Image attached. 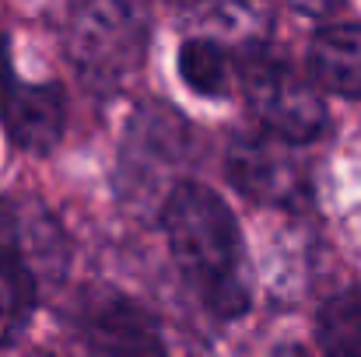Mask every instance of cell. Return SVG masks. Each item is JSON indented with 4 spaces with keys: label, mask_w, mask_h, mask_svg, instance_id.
Masks as SVG:
<instances>
[{
    "label": "cell",
    "mask_w": 361,
    "mask_h": 357,
    "mask_svg": "<svg viewBox=\"0 0 361 357\" xmlns=\"http://www.w3.org/2000/svg\"><path fill=\"white\" fill-rule=\"evenodd\" d=\"M0 116L11 140L28 154H49L67 123L63 92L53 81H25L14 70L11 42L0 35Z\"/></svg>",
    "instance_id": "52a82bcc"
},
{
    "label": "cell",
    "mask_w": 361,
    "mask_h": 357,
    "mask_svg": "<svg viewBox=\"0 0 361 357\" xmlns=\"http://www.w3.org/2000/svg\"><path fill=\"white\" fill-rule=\"evenodd\" d=\"M0 344H4V337H0Z\"/></svg>",
    "instance_id": "4fadbf2b"
},
{
    "label": "cell",
    "mask_w": 361,
    "mask_h": 357,
    "mask_svg": "<svg viewBox=\"0 0 361 357\" xmlns=\"http://www.w3.org/2000/svg\"><path fill=\"white\" fill-rule=\"evenodd\" d=\"M190 151V130L169 106H140L130 119L120 151V182L126 196L154 193L158 182L183 165Z\"/></svg>",
    "instance_id": "8992f818"
},
{
    "label": "cell",
    "mask_w": 361,
    "mask_h": 357,
    "mask_svg": "<svg viewBox=\"0 0 361 357\" xmlns=\"http://www.w3.org/2000/svg\"><path fill=\"white\" fill-rule=\"evenodd\" d=\"M67 238L39 200L0 196V337L14 340L39 298L67 277Z\"/></svg>",
    "instance_id": "7a4b0ae2"
},
{
    "label": "cell",
    "mask_w": 361,
    "mask_h": 357,
    "mask_svg": "<svg viewBox=\"0 0 361 357\" xmlns=\"http://www.w3.org/2000/svg\"><path fill=\"white\" fill-rule=\"evenodd\" d=\"M228 182L245 200L281 211H302L309 207L312 186H309V165L295 151V144L259 130V133H239L228 144L225 154Z\"/></svg>",
    "instance_id": "5b68a950"
},
{
    "label": "cell",
    "mask_w": 361,
    "mask_h": 357,
    "mask_svg": "<svg viewBox=\"0 0 361 357\" xmlns=\"http://www.w3.org/2000/svg\"><path fill=\"white\" fill-rule=\"evenodd\" d=\"M161 232L190 291L221 319L249 312L245 242L232 207L204 182L183 179L161 200Z\"/></svg>",
    "instance_id": "6da1fadb"
},
{
    "label": "cell",
    "mask_w": 361,
    "mask_h": 357,
    "mask_svg": "<svg viewBox=\"0 0 361 357\" xmlns=\"http://www.w3.org/2000/svg\"><path fill=\"white\" fill-rule=\"evenodd\" d=\"M25 357H53V354H46V351H32V354H25Z\"/></svg>",
    "instance_id": "7c38bea8"
},
{
    "label": "cell",
    "mask_w": 361,
    "mask_h": 357,
    "mask_svg": "<svg viewBox=\"0 0 361 357\" xmlns=\"http://www.w3.org/2000/svg\"><path fill=\"white\" fill-rule=\"evenodd\" d=\"M179 77L190 92L204 99H221L232 92L235 77H242V63L214 35H190L179 46Z\"/></svg>",
    "instance_id": "30bf717a"
},
{
    "label": "cell",
    "mask_w": 361,
    "mask_h": 357,
    "mask_svg": "<svg viewBox=\"0 0 361 357\" xmlns=\"http://www.w3.org/2000/svg\"><path fill=\"white\" fill-rule=\"evenodd\" d=\"M319 340L330 357H361V294H341L323 305Z\"/></svg>",
    "instance_id": "8fae6325"
},
{
    "label": "cell",
    "mask_w": 361,
    "mask_h": 357,
    "mask_svg": "<svg viewBox=\"0 0 361 357\" xmlns=\"http://www.w3.org/2000/svg\"><path fill=\"white\" fill-rule=\"evenodd\" d=\"M309 77L330 95L361 99V25H326L312 35Z\"/></svg>",
    "instance_id": "9c48e42d"
},
{
    "label": "cell",
    "mask_w": 361,
    "mask_h": 357,
    "mask_svg": "<svg viewBox=\"0 0 361 357\" xmlns=\"http://www.w3.org/2000/svg\"><path fill=\"white\" fill-rule=\"evenodd\" d=\"M85 357H169L151 312L116 291H99L81 308Z\"/></svg>",
    "instance_id": "ba28073f"
},
{
    "label": "cell",
    "mask_w": 361,
    "mask_h": 357,
    "mask_svg": "<svg viewBox=\"0 0 361 357\" xmlns=\"http://www.w3.org/2000/svg\"><path fill=\"white\" fill-rule=\"evenodd\" d=\"M239 63L245 106L267 133L298 147L326 130V106L316 84L288 56L267 46H252Z\"/></svg>",
    "instance_id": "277c9868"
},
{
    "label": "cell",
    "mask_w": 361,
    "mask_h": 357,
    "mask_svg": "<svg viewBox=\"0 0 361 357\" xmlns=\"http://www.w3.org/2000/svg\"><path fill=\"white\" fill-rule=\"evenodd\" d=\"M63 39L74 67L88 84L116 88L144 63L151 42V14L147 7L123 0L74 4Z\"/></svg>",
    "instance_id": "3957f363"
}]
</instances>
